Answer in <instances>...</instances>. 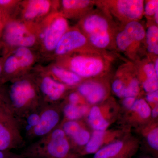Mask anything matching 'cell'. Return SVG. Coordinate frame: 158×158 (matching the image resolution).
Here are the masks:
<instances>
[{
  "instance_id": "cell-19",
  "label": "cell",
  "mask_w": 158,
  "mask_h": 158,
  "mask_svg": "<svg viewBox=\"0 0 158 158\" xmlns=\"http://www.w3.org/2000/svg\"><path fill=\"white\" fill-rule=\"evenodd\" d=\"M148 50L150 53L158 54V28L156 26H152L148 29L146 34Z\"/></svg>"
},
{
  "instance_id": "cell-2",
  "label": "cell",
  "mask_w": 158,
  "mask_h": 158,
  "mask_svg": "<svg viewBox=\"0 0 158 158\" xmlns=\"http://www.w3.org/2000/svg\"><path fill=\"white\" fill-rule=\"evenodd\" d=\"M24 143L19 118L9 98H0V150L20 148Z\"/></svg>"
},
{
  "instance_id": "cell-37",
  "label": "cell",
  "mask_w": 158,
  "mask_h": 158,
  "mask_svg": "<svg viewBox=\"0 0 158 158\" xmlns=\"http://www.w3.org/2000/svg\"><path fill=\"white\" fill-rule=\"evenodd\" d=\"M69 99L70 102V104L74 105H77L80 101V98L78 94L75 93L71 94L69 97Z\"/></svg>"
},
{
  "instance_id": "cell-12",
  "label": "cell",
  "mask_w": 158,
  "mask_h": 158,
  "mask_svg": "<svg viewBox=\"0 0 158 158\" xmlns=\"http://www.w3.org/2000/svg\"><path fill=\"white\" fill-rule=\"evenodd\" d=\"M80 93L91 104H96L103 99L106 90L101 85L95 82L84 83L78 88Z\"/></svg>"
},
{
  "instance_id": "cell-38",
  "label": "cell",
  "mask_w": 158,
  "mask_h": 158,
  "mask_svg": "<svg viewBox=\"0 0 158 158\" xmlns=\"http://www.w3.org/2000/svg\"><path fill=\"white\" fill-rule=\"evenodd\" d=\"M151 114L152 116V117H154V118H156V117H157L158 115V107L157 105L153 108L152 111H151Z\"/></svg>"
},
{
  "instance_id": "cell-18",
  "label": "cell",
  "mask_w": 158,
  "mask_h": 158,
  "mask_svg": "<svg viewBox=\"0 0 158 158\" xmlns=\"http://www.w3.org/2000/svg\"><path fill=\"white\" fill-rule=\"evenodd\" d=\"M105 136L104 131H94L86 144L85 150L88 153H94L101 146Z\"/></svg>"
},
{
  "instance_id": "cell-17",
  "label": "cell",
  "mask_w": 158,
  "mask_h": 158,
  "mask_svg": "<svg viewBox=\"0 0 158 158\" xmlns=\"http://www.w3.org/2000/svg\"><path fill=\"white\" fill-rule=\"evenodd\" d=\"M123 144L121 141H117L110 144L98 151L94 158H110L118 154L121 150Z\"/></svg>"
},
{
  "instance_id": "cell-5",
  "label": "cell",
  "mask_w": 158,
  "mask_h": 158,
  "mask_svg": "<svg viewBox=\"0 0 158 158\" xmlns=\"http://www.w3.org/2000/svg\"><path fill=\"white\" fill-rule=\"evenodd\" d=\"M71 69L79 77H90L100 73L104 68L101 60L93 57L78 56L71 60Z\"/></svg>"
},
{
  "instance_id": "cell-28",
  "label": "cell",
  "mask_w": 158,
  "mask_h": 158,
  "mask_svg": "<svg viewBox=\"0 0 158 158\" xmlns=\"http://www.w3.org/2000/svg\"><path fill=\"white\" fill-rule=\"evenodd\" d=\"M19 68L17 59L14 56L9 57L5 62L4 69L7 73H12Z\"/></svg>"
},
{
  "instance_id": "cell-13",
  "label": "cell",
  "mask_w": 158,
  "mask_h": 158,
  "mask_svg": "<svg viewBox=\"0 0 158 158\" xmlns=\"http://www.w3.org/2000/svg\"><path fill=\"white\" fill-rule=\"evenodd\" d=\"M51 4L46 0H32L27 3L24 10V17L26 19H33L44 15L49 11Z\"/></svg>"
},
{
  "instance_id": "cell-45",
  "label": "cell",
  "mask_w": 158,
  "mask_h": 158,
  "mask_svg": "<svg viewBox=\"0 0 158 158\" xmlns=\"http://www.w3.org/2000/svg\"></svg>"
},
{
  "instance_id": "cell-42",
  "label": "cell",
  "mask_w": 158,
  "mask_h": 158,
  "mask_svg": "<svg viewBox=\"0 0 158 158\" xmlns=\"http://www.w3.org/2000/svg\"><path fill=\"white\" fill-rule=\"evenodd\" d=\"M155 18L156 22L157 24L158 23V10H157L155 13Z\"/></svg>"
},
{
  "instance_id": "cell-35",
  "label": "cell",
  "mask_w": 158,
  "mask_h": 158,
  "mask_svg": "<svg viewBox=\"0 0 158 158\" xmlns=\"http://www.w3.org/2000/svg\"><path fill=\"white\" fill-rule=\"evenodd\" d=\"M146 100L148 102L151 103H156L158 102V91H154L147 94L146 97Z\"/></svg>"
},
{
  "instance_id": "cell-3",
  "label": "cell",
  "mask_w": 158,
  "mask_h": 158,
  "mask_svg": "<svg viewBox=\"0 0 158 158\" xmlns=\"http://www.w3.org/2000/svg\"><path fill=\"white\" fill-rule=\"evenodd\" d=\"M9 99L19 118L38 110L39 102L34 85L27 80L14 82L10 88Z\"/></svg>"
},
{
  "instance_id": "cell-9",
  "label": "cell",
  "mask_w": 158,
  "mask_h": 158,
  "mask_svg": "<svg viewBox=\"0 0 158 158\" xmlns=\"http://www.w3.org/2000/svg\"><path fill=\"white\" fill-rule=\"evenodd\" d=\"M86 37L76 30L65 32L57 44L55 51L57 55H62L79 48L85 44Z\"/></svg>"
},
{
  "instance_id": "cell-24",
  "label": "cell",
  "mask_w": 158,
  "mask_h": 158,
  "mask_svg": "<svg viewBox=\"0 0 158 158\" xmlns=\"http://www.w3.org/2000/svg\"><path fill=\"white\" fill-rule=\"evenodd\" d=\"M87 0H64L62 1V6L67 10H75L86 8L90 4Z\"/></svg>"
},
{
  "instance_id": "cell-43",
  "label": "cell",
  "mask_w": 158,
  "mask_h": 158,
  "mask_svg": "<svg viewBox=\"0 0 158 158\" xmlns=\"http://www.w3.org/2000/svg\"><path fill=\"white\" fill-rule=\"evenodd\" d=\"M75 156L73 155H69L68 156H67V157L65 158H76Z\"/></svg>"
},
{
  "instance_id": "cell-4",
  "label": "cell",
  "mask_w": 158,
  "mask_h": 158,
  "mask_svg": "<svg viewBox=\"0 0 158 158\" xmlns=\"http://www.w3.org/2000/svg\"><path fill=\"white\" fill-rule=\"evenodd\" d=\"M4 39L11 46L27 47L34 45L36 41L35 36L31 33L23 24L12 22L6 26Z\"/></svg>"
},
{
  "instance_id": "cell-11",
  "label": "cell",
  "mask_w": 158,
  "mask_h": 158,
  "mask_svg": "<svg viewBox=\"0 0 158 158\" xmlns=\"http://www.w3.org/2000/svg\"><path fill=\"white\" fill-rule=\"evenodd\" d=\"M40 89L49 100L56 101L63 95L65 90V85L50 77L44 78L40 83Z\"/></svg>"
},
{
  "instance_id": "cell-8",
  "label": "cell",
  "mask_w": 158,
  "mask_h": 158,
  "mask_svg": "<svg viewBox=\"0 0 158 158\" xmlns=\"http://www.w3.org/2000/svg\"><path fill=\"white\" fill-rule=\"evenodd\" d=\"M145 34V30L141 24L137 21H132L118 33L116 38V44L121 50H126L133 43L144 39Z\"/></svg>"
},
{
  "instance_id": "cell-41",
  "label": "cell",
  "mask_w": 158,
  "mask_h": 158,
  "mask_svg": "<svg viewBox=\"0 0 158 158\" xmlns=\"http://www.w3.org/2000/svg\"><path fill=\"white\" fill-rule=\"evenodd\" d=\"M154 69L156 71V73L158 75V59H156V60L155 64V65H154Z\"/></svg>"
},
{
  "instance_id": "cell-23",
  "label": "cell",
  "mask_w": 158,
  "mask_h": 158,
  "mask_svg": "<svg viewBox=\"0 0 158 158\" xmlns=\"http://www.w3.org/2000/svg\"><path fill=\"white\" fill-rule=\"evenodd\" d=\"M89 38L91 43L99 48L106 47L110 42V37L108 32L99 35L90 36Z\"/></svg>"
},
{
  "instance_id": "cell-29",
  "label": "cell",
  "mask_w": 158,
  "mask_h": 158,
  "mask_svg": "<svg viewBox=\"0 0 158 158\" xmlns=\"http://www.w3.org/2000/svg\"><path fill=\"white\" fill-rule=\"evenodd\" d=\"M147 141L151 147L156 150H158V129L152 130L147 136Z\"/></svg>"
},
{
  "instance_id": "cell-30",
  "label": "cell",
  "mask_w": 158,
  "mask_h": 158,
  "mask_svg": "<svg viewBox=\"0 0 158 158\" xmlns=\"http://www.w3.org/2000/svg\"><path fill=\"white\" fill-rule=\"evenodd\" d=\"M143 88L148 93L158 90V79H147L143 83Z\"/></svg>"
},
{
  "instance_id": "cell-31",
  "label": "cell",
  "mask_w": 158,
  "mask_h": 158,
  "mask_svg": "<svg viewBox=\"0 0 158 158\" xmlns=\"http://www.w3.org/2000/svg\"><path fill=\"white\" fill-rule=\"evenodd\" d=\"M158 10V1L152 0L148 2L144 8V12L146 15L152 16L154 15L157 10Z\"/></svg>"
},
{
  "instance_id": "cell-6",
  "label": "cell",
  "mask_w": 158,
  "mask_h": 158,
  "mask_svg": "<svg viewBox=\"0 0 158 158\" xmlns=\"http://www.w3.org/2000/svg\"><path fill=\"white\" fill-rule=\"evenodd\" d=\"M68 23L64 17L57 16L51 20L44 36V44L48 51L55 49L59 40L66 32Z\"/></svg>"
},
{
  "instance_id": "cell-27",
  "label": "cell",
  "mask_w": 158,
  "mask_h": 158,
  "mask_svg": "<svg viewBox=\"0 0 158 158\" xmlns=\"http://www.w3.org/2000/svg\"><path fill=\"white\" fill-rule=\"evenodd\" d=\"M81 128V126L78 123L75 121L69 120L64 123L62 130L66 135L71 137Z\"/></svg>"
},
{
  "instance_id": "cell-39",
  "label": "cell",
  "mask_w": 158,
  "mask_h": 158,
  "mask_svg": "<svg viewBox=\"0 0 158 158\" xmlns=\"http://www.w3.org/2000/svg\"><path fill=\"white\" fill-rule=\"evenodd\" d=\"M80 108H81V111L82 114V115H83V116L86 115V114L88 113L89 109H88V107L87 106H80Z\"/></svg>"
},
{
  "instance_id": "cell-32",
  "label": "cell",
  "mask_w": 158,
  "mask_h": 158,
  "mask_svg": "<svg viewBox=\"0 0 158 158\" xmlns=\"http://www.w3.org/2000/svg\"><path fill=\"white\" fill-rule=\"evenodd\" d=\"M125 88L124 84L120 80L114 81L112 85L113 91L119 97H123V92Z\"/></svg>"
},
{
  "instance_id": "cell-22",
  "label": "cell",
  "mask_w": 158,
  "mask_h": 158,
  "mask_svg": "<svg viewBox=\"0 0 158 158\" xmlns=\"http://www.w3.org/2000/svg\"><path fill=\"white\" fill-rule=\"evenodd\" d=\"M64 115L69 120L75 121L81 118L83 116L80 106L69 104L66 105L64 108Z\"/></svg>"
},
{
  "instance_id": "cell-14",
  "label": "cell",
  "mask_w": 158,
  "mask_h": 158,
  "mask_svg": "<svg viewBox=\"0 0 158 158\" xmlns=\"http://www.w3.org/2000/svg\"><path fill=\"white\" fill-rule=\"evenodd\" d=\"M108 23L103 18L96 15L88 16L84 22L85 31L90 36L108 32Z\"/></svg>"
},
{
  "instance_id": "cell-21",
  "label": "cell",
  "mask_w": 158,
  "mask_h": 158,
  "mask_svg": "<svg viewBox=\"0 0 158 158\" xmlns=\"http://www.w3.org/2000/svg\"><path fill=\"white\" fill-rule=\"evenodd\" d=\"M131 110L136 112L140 117L143 118H148L151 113L149 105L143 99L135 100Z\"/></svg>"
},
{
  "instance_id": "cell-36",
  "label": "cell",
  "mask_w": 158,
  "mask_h": 158,
  "mask_svg": "<svg viewBox=\"0 0 158 158\" xmlns=\"http://www.w3.org/2000/svg\"><path fill=\"white\" fill-rule=\"evenodd\" d=\"M135 100V98L127 97L124 98L123 102V104L126 108L131 110Z\"/></svg>"
},
{
  "instance_id": "cell-20",
  "label": "cell",
  "mask_w": 158,
  "mask_h": 158,
  "mask_svg": "<svg viewBox=\"0 0 158 158\" xmlns=\"http://www.w3.org/2000/svg\"><path fill=\"white\" fill-rule=\"evenodd\" d=\"M17 59L20 67L25 68L32 64L34 60L33 54L29 49L26 47H19L15 51L14 55Z\"/></svg>"
},
{
  "instance_id": "cell-33",
  "label": "cell",
  "mask_w": 158,
  "mask_h": 158,
  "mask_svg": "<svg viewBox=\"0 0 158 158\" xmlns=\"http://www.w3.org/2000/svg\"><path fill=\"white\" fill-rule=\"evenodd\" d=\"M144 72L147 79H158V75L155 70L154 66L152 63H148L144 67Z\"/></svg>"
},
{
  "instance_id": "cell-16",
  "label": "cell",
  "mask_w": 158,
  "mask_h": 158,
  "mask_svg": "<svg viewBox=\"0 0 158 158\" xmlns=\"http://www.w3.org/2000/svg\"><path fill=\"white\" fill-rule=\"evenodd\" d=\"M52 71L55 76L69 85H75L81 81V78L76 74L62 68L54 67Z\"/></svg>"
},
{
  "instance_id": "cell-40",
  "label": "cell",
  "mask_w": 158,
  "mask_h": 158,
  "mask_svg": "<svg viewBox=\"0 0 158 158\" xmlns=\"http://www.w3.org/2000/svg\"><path fill=\"white\" fill-rule=\"evenodd\" d=\"M12 1L10 0H0V5H7L12 2Z\"/></svg>"
},
{
  "instance_id": "cell-44",
  "label": "cell",
  "mask_w": 158,
  "mask_h": 158,
  "mask_svg": "<svg viewBox=\"0 0 158 158\" xmlns=\"http://www.w3.org/2000/svg\"><path fill=\"white\" fill-rule=\"evenodd\" d=\"M1 70H2V69H1V65H0V73H1Z\"/></svg>"
},
{
  "instance_id": "cell-34",
  "label": "cell",
  "mask_w": 158,
  "mask_h": 158,
  "mask_svg": "<svg viewBox=\"0 0 158 158\" xmlns=\"http://www.w3.org/2000/svg\"><path fill=\"white\" fill-rule=\"evenodd\" d=\"M0 158H23L21 154L15 153L10 151L0 150Z\"/></svg>"
},
{
  "instance_id": "cell-25",
  "label": "cell",
  "mask_w": 158,
  "mask_h": 158,
  "mask_svg": "<svg viewBox=\"0 0 158 158\" xmlns=\"http://www.w3.org/2000/svg\"><path fill=\"white\" fill-rule=\"evenodd\" d=\"M90 137L89 132L81 127L71 138L76 144L80 146L86 145Z\"/></svg>"
},
{
  "instance_id": "cell-15",
  "label": "cell",
  "mask_w": 158,
  "mask_h": 158,
  "mask_svg": "<svg viewBox=\"0 0 158 158\" xmlns=\"http://www.w3.org/2000/svg\"><path fill=\"white\" fill-rule=\"evenodd\" d=\"M88 120L89 124L94 131H105L109 125L108 122L104 118L99 108L97 106H93L90 110Z\"/></svg>"
},
{
  "instance_id": "cell-7",
  "label": "cell",
  "mask_w": 158,
  "mask_h": 158,
  "mask_svg": "<svg viewBox=\"0 0 158 158\" xmlns=\"http://www.w3.org/2000/svg\"><path fill=\"white\" fill-rule=\"evenodd\" d=\"M60 120V115L55 108L47 107L40 112L38 123L28 134L32 137H42L52 132Z\"/></svg>"
},
{
  "instance_id": "cell-10",
  "label": "cell",
  "mask_w": 158,
  "mask_h": 158,
  "mask_svg": "<svg viewBox=\"0 0 158 158\" xmlns=\"http://www.w3.org/2000/svg\"><path fill=\"white\" fill-rule=\"evenodd\" d=\"M116 6L120 14L130 19L141 18L144 11V2L141 0H119Z\"/></svg>"
},
{
  "instance_id": "cell-26",
  "label": "cell",
  "mask_w": 158,
  "mask_h": 158,
  "mask_svg": "<svg viewBox=\"0 0 158 158\" xmlns=\"http://www.w3.org/2000/svg\"><path fill=\"white\" fill-rule=\"evenodd\" d=\"M139 82L136 79L131 81L127 87L125 88L123 92V97H134L137 96L139 93Z\"/></svg>"
},
{
  "instance_id": "cell-1",
  "label": "cell",
  "mask_w": 158,
  "mask_h": 158,
  "mask_svg": "<svg viewBox=\"0 0 158 158\" xmlns=\"http://www.w3.org/2000/svg\"><path fill=\"white\" fill-rule=\"evenodd\" d=\"M70 144L62 129H54L31 144L21 153L23 158H65Z\"/></svg>"
}]
</instances>
